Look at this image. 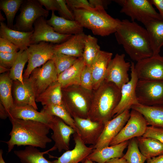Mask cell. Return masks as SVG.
I'll return each mask as SVG.
<instances>
[{
  "label": "cell",
  "mask_w": 163,
  "mask_h": 163,
  "mask_svg": "<svg viewBox=\"0 0 163 163\" xmlns=\"http://www.w3.org/2000/svg\"><path fill=\"white\" fill-rule=\"evenodd\" d=\"M24 83L13 81L12 93L14 106L30 105L37 110L36 97L27 78H23Z\"/></svg>",
  "instance_id": "20"
},
{
  "label": "cell",
  "mask_w": 163,
  "mask_h": 163,
  "mask_svg": "<svg viewBox=\"0 0 163 163\" xmlns=\"http://www.w3.org/2000/svg\"><path fill=\"white\" fill-rule=\"evenodd\" d=\"M131 109L142 114L148 126L163 128V104L148 106L139 104L132 106Z\"/></svg>",
  "instance_id": "27"
},
{
  "label": "cell",
  "mask_w": 163,
  "mask_h": 163,
  "mask_svg": "<svg viewBox=\"0 0 163 163\" xmlns=\"http://www.w3.org/2000/svg\"><path fill=\"white\" fill-rule=\"evenodd\" d=\"M122 6L120 12L130 17L132 21L137 20L144 25L155 20H163L157 13L150 0H115Z\"/></svg>",
  "instance_id": "6"
},
{
  "label": "cell",
  "mask_w": 163,
  "mask_h": 163,
  "mask_svg": "<svg viewBox=\"0 0 163 163\" xmlns=\"http://www.w3.org/2000/svg\"><path fill=\"white\" fill-rule=\"evenodd\" d=\"M114 34L118 43L132 60L137 62L153 55L147 30L135 21H121Z\"/></svg>",
  "instance_id": "1"
},
{
  "label": "cell",
  "mask_w": 163,
  "mask_h": 163,
  "mask_svg": "<svg viewBox=\"0 0 163 163\" xmlns=\"http://www.w3.org/2000/svg\"><path fill=\"white\" fill-rule=\"evenodd\" d=\"M18 52L14 53L0 52V67L10 70L17 58Z\"/></svg>",
  "instance_id": "41"
},
{
  "label": "cell",
  "mask_w": 163,
  "mask_h": 163,
  "mask_svg": "<svg viewBox=\"0 0 163 163\" xmlns=\"http://www.w3.org/2000/svg\"><path fill=\"white\" fill-rule=\"evenodd\" d=\"M58 75L52 59L32 72L28 79L36 98L51 84L57 81Z\"/></svg>",
  "instance_id": "8"
},
{
  "label": "cell",
  "mask_w": 163,
  "mask_h": 163,
  "mask_svg": "<svg viewBox=\"0 0 163 163\" xmlns=\"http://www.w3.org/2000/svg\"><path fill=\"white\" fill-rule=\"evenodd\" d=\"M12 128L9 140L4 142L8 145V152L15 145L31 146L45 149L52 139L48 136L51 129L49 124L42 122L10 119Z\"/></svg>",
  "instance_id": "2"
},
{
  "label": "cell",
  "mask_w": 163,
  "mask_h": 163,
  "mask_svg": "<svg viewBox=\"0 0 163 163\" xmlns=\"http://www.w3.org/2000/svg\"><path fill=\"white\" fill-rule=\"evenodd\" d=\"M146 163H163V154L151 158H147Z\"/></svg>",
  "instance_id": "49"
},
{
  "label": "cell",
  "mask_w": 163,
  "mask_h": 163,
  "mask_svg": "<svg viewBox=\"0 0 163 163\" xmlns=\"http://www.w3.org/2000/svg\"><path fill=\"white\" fill-rule=\"evenodd\" d=\"M66 1L67 6L72 11L78 9H89L93 8L87 0H66Z\"/></svg>",
  "instance_id": "44"
},
{
  "label": "cell",
  "mask_w": 163,
  "mask_h": 163,
  "mask_svg": "<svg viewBox=\"0 0 163 163\" xmlns=\"http://www.w3.org/2000/svg\"><path fill=\"white\" fill-rule=\"evenodd\" d=\"M46 21L55 31L59 34L74 35L83 32V27L78 21L58 16L54 11H52L50 19Z\"/></svg>",
  "instance_id": "26"
},
{
  "label": "cell",
  "mask_w": 163,
  "mask_h": 163,
  "mask_svg": "<svg viewBox=\"0 0 163 163\" xmlns=\"http://www.w3.org/2000/svg\"><path fill=\"white\" fill-rule=\"evenodd\" d=\"M130 114V110H126L105 123L103 130L97 143L94 145H91L93 149L109 146L111 141L127 123Z\"/></svg>",
  "instance_id": "16"
},
{
  "label": "cell",
  "mask_w": 163,
  "mask_h": 163,
  "mask_svg": "<svg viewBox=\"0 0 163 163\" xmlns=\"http://www.w3.org/2000/svg\"><path fill=\"white\" fill-rule=\"evenodd\" d=\"M136 94L140 104L148 106L163 104V81L138 80Z\"/></svg>",
  "instance_id": "10"
},
{
  "label": "cell",
  "mask_w": 163,
  "mask_h": 163,
  "mask_svg": "<svg viewBox=\"0 0 163 163\" xmlns=\"http://www.w3.org/2000/svg\"><path fill=\"white\" fill-rule=\"evenodd\" d=\"M134 69L139 80L163 81V56L159 54L137 62Z\"/></svg>",
  "instance_id": "12"
},
{
  "label": "cell",
  "mask_w": 163,
  "mask_h": 163,
  "mask_svg": "<svg viewBox=\"0 0 163 163\" xmlns=\"http://www.w3.org/2000/svg\"><path fill=\"white\" fill-rule=\"evenodd\" d=\"M48 124L53 131L51 139L55 143L52 147L54 151L57 149L60 152L63 150H69L70 137L76 131L56 116H53Z\"/></svg>",
  "instance_id": "17"
},
{
  "label": "cell",
  "mask_w": 163,
  "mask_h": 163,
  "mask_svg": "<svg viewBox=\"0 0 163 163\" xmlns=\"http://www.w3.org/2000/svg\"><path fill=\"white\" fill-rule=\"evenodd\" d=\"M0 21L1 22H2L5 20V19L4 18L2 14L0 13Z\"/></svg>",
  "instance_id": "54"
},
{
  "label": "cell",
  "mask_w": 163,
  "mask_h": 163,
  "mask_svg": "<svg viewBox=\"0 0 163 163\" xmlns=\"http://www.w3.org/2000/svg\"><path fill=\"white\" fill-rule=\"evenodd\" d=\"M148 126L146 120L142 114L136 110L132 109L127 123L111 141L109 146L142 136Z\"/></svg>",
  "instance_id": "9"
},
{
  "label": "cell",
  "mask_w": 163,
  "mask_h": 163,
  "mask_svg": "<svg viewBox=\"0 0 163 163\" xmlns=\"http://www.w3.org/2000/svg\"><path fill=\"white\" fill-rule=\"evenodd\" d=\"M45 18L41 17L34 22L31 44L41 42L59 44L66 41L72 35L62 34L56 32L47 23Z\"/></svg>",
  "instance_id": "15"
},
{
  "label": "cell",
  "mask_w": 163,
  "mask_h": 163,
  "mask_svg": "<svg viewBox=\"0 0 163 163\" xmlns=\"http://www.w3.org/2000/svg\"><path fill=\"white\" fill-rule=\"evenodd\" d=\"M75 143L74 148L64 152L52 163H79L85 159L91 152L93 149L86 146L76 132L73 134Z\"/></svg>",
  "instance_id": "19"
},
{
  "label": "cell",
  "mask_w": 163,
  "mask_h": 163,
  "mask_svg": "<svg viewBox=\"0 0 163 163\" xmlns=\"http://www.w3.org/2000/svg\"><path fill=\"white\" fill-rule=\"evenodd\" d=\"M131 78L129 81L121 88V96L120 101L113 111L114 118L126 110L131 109L133 105L139 104L136 94V88L138 78L134 69L135 64L131 62Z\"/></svg>",
  "instance_id": "14"
},
{
  "label": "cell",
  "mask_w": 163,
  "mask_h": 163,
  "mask_svg": "<svg viewBox=\"0 0 163 163\" xmlns=\"http://www.w3.org/2000/svg\"><path fill=\"white\" fill-rule=\"evenodd\" d=\"M89 2L93 8L105 7L109 3L108 0H89Z\"/></svg>",
  "instance_id": "47"
},
{
  "label": "cell",
  "mask_w": 163,
  "mask_h": 163,
  "mask_svg": "<svg viewBox=\"0 0 163 163\" xmlns=\"http://www.w3.org/2000/svg\"><path fill=\"white\" fill-rule=\"evenodd\" d=\"M40 3L45 7L46 9L52 11H58L59 5L57 0H38Z\"/></svg>",
  "instance_id": "46"
},
{
  "label": "cell",
  "mask_w": 163,
  "mask_h": 163,
  "mask_svg": "<svg viewBox=\"0 0 163 163\" xmlns=\"http://www.w3.org/2000/svg\"><path fill=\"white\" fill-rule=\"evenodd\" d=\"M144 25L149 37L153 55L159 54L163 46V20H153Z\"/></svg>",
  "instance_id": "29"
},
{
  "label": "cell",
  "mask_w": 163,
  "mask_h": 163,
  "mask_svg": "<svg viewBox=\"0 0 163 163\" xmlns=\"http://www.w3.org/2000/svg\"><path fill=\"white\" fill-rule=\"evenodd\" d=\"M123 157L128 163H144L147 159L140 152L136 138L129 140L127 150Z\"/></svg>",
  "instance_id": "38"
},
{
  "label": "cell",
  "mask_w": 163,
  "mask_h": 163,
  "mask_svg": "<svg viewBox=\"0 0 163 163\" xmlns=\"http://www.w3.org/2000/svg\"><path fill=\"white\" fill-rule=\"evenodd\" d=\"M20 9L13 29L21 31H33L35 21L41 17L47 18L49 14V11L44 8L38 0H24Z\"/></svg>",
  "instance_id": "7"
},
{
  "label": "cell",
  "mask_w": 163,
  "mask_h": 163,
  "mask_svg": "<svg viewBox=\"0 0 163 163\" xmlns=\"http://www.w3.org/2000/svg\"><path fill=\"white\" fill-rule=\"evenodd\" d=\"M33 31L23 32L9 28L3 22H0V37L8 40L17 46L19 50H26L31 44Z\"/></svg>",
  "instance_id": "25"
},
{
  "label": "cell",
  "mask_w": 163,
  "mask_h": 163,
  "mask_svg": "<svg viewBox=\"0 0 163 163\" xmlns=\"http://www.w3.org/2000/svg\"><path fill=\"white\" fill-rule=\"evenodd\" d=\"M112 53L101 50L91 66L93 90L96 89L104 80Z\"/></svg>",
  "instance_id": "23"
},
{
  "label": "cell",
  "mask_w": 163,
  "mask_h": 163,
  "mask_svg": "<svg viewBox=\"0 0 163 163\" xmlns=\"http://www.w3.org/2000/svg\"><path fill=\"white\" fill-rule=\"evenodd\" d=\"M75 20L94 35L102 37L114 33L121 21L112 17L103 7L80 8L72 11Z\"/></svg>",
  "instance_id": "4"
},
{
  "label": "cell",
  "mask_w": 163,
  "mask_h": 163,
  "mask_svg": "<svg viewBox=\"0 0 163 163\" xmlns=\"http://www.w3.org/2000/svg\"><path fill=\"white\" fill-rule=\"evenodd\" d=\"M24 1L23 0H0V8L5 14L7 26L9 28L13 29L15 16Z\"/></svg>",
  "instance_id": "36"
},
{
  "label": "cell",
  "mask_w": 163,
  "mask_h": 163,
  "mask_svg": "<svg viewBox=\"0 0 163 163\" xmlns=\"http://www.w3.org/2000/svg\"><path fill=\"white\" fill-rule=\"evenodd\" d=\"M40 112L51 116H56L60 118L77 132L74 118L63 104L50 105L43 106Z\"/></svg>",
  "instance_id": "35"
},
{
  "label": "cell",
  "mask_w": 163,
  "mask_h": 163,
  "mask_svg": "<svg viewBox=\"0 0 163 163\" xmlns=\"http://www.w3.org/2000/svg\"><path fill=\"white\" fill-rule=\"evenodd\" d=\"M84 32L72 35L64 42L54 45L55 53L79 58L82 56L84 47Z\"/></svg>",
  "instance_id": "24"
},
{
  "label": "cell",
  "mask_w": 163,
  "mask_h": 163,
  "mask_svg": "<svg viewBox=\"0 0 163 163\" xmlns=\"http://www.w3.org/2000/svg\"><path fill=\"white\" fill-rule=\"evenodd\" d=\"M8 117V113L2 104L0 102V118L1 119L5 120Z\"/></svg>",
  "instance_id": "50"
},
{
  "label": "cell",
  "mask_w": 163,
  "mask_h": 163,
  "mask_svg": "<svg viewBox=\"0 0 163 163\" xmlns=\"http://www.w3.org/2000/svg\"><path fill=\"white\" fill-rule=\"evenodd\" d=\"M101 50L97 39L90 35L85 34L82 56L85 65L90 67Z\"/></svg>",
  "instance_id": "34"
},
{
  "label": "cell",
  "mask_w": 163,
  "mask_h": 163,
  "mask_svg": "<svg viewBox=\"0 0 163 163\" xmlns=\"http://www.w3.org/2000/svg\"><path fill=\"white\" fill-rule=\"evenodd\" d=\"M28 60L26 50H19L17 58L9 71V77L13 81H18L24 83L23 70Z\"/></svg>",
  "instance_id": "37"
},
{
  "label": "cell",
  "mask_w": 163,
  "mask_h": 163,
  "mask_svg": "<svg viewBox=\"0 0 163 163\" xmlns=\"http://www.w3.org/2000/svg\"><path fill=\"white\" fill-rule=\"evenodd\" d=\"M125 55L116 54L108 66L105 80L112 82L121 89L129 80L128 74L131 63L126 61Z\"/></svg>",
  "instance_id": "13"
},
{
  "label": "cell",
  "mask_w": 163,
  "mask_h": 163,
  "mask_svg": "<svg viewBox=\"0 0 163 163\" xmlns=\"http://www.w3.org/2000/svg\"><path fill=\"white\" fill-rule=\"evenodd\" d=\"M106 163H128L126 160L123 157L111 159Z\"/></svg>",
  "instance_id": "51"
},
{
  "label": "cell",
  "mask_w": 163,
  "mask_h": 163,
  "mask_svg": "<svg viewBox=\"0 0 163 163\" xmlns=\"http://www.w3.org/2000/svg\"><path fill=\"white\" fill-rule=\"evenodd\" d=\"M26 50L28 60L27 67L23 75L24 78H28L34 69L51 59L55 53L54 45L45 42L31 44Z\"/></svg>",
  "instance_id": "11"
},
{
  "label": "cell",
  "mask_w": 163,
  "mask_h": 163,
  "mask_svg": "<svg viewBox=\"0 0 163 163\" xmlns=\"http://www.w3.org/2000/svg\"><path fill=\"white\" fill-rule=\"evenodd\" d=\"M85 65L83 57H79L72 66L59 74L57 81L62 88L80 85L81 74Z\"/></svg>",
  "instance_id": "28"
},
{
  "label": "cell",
  "mask_w": 163,
  "mask_h": 163,
  "mask_svg": "<svg viewBox=\"0 0 163 163\" xmlns=\"http://www.w3.org/2000/svg\"><path fill=\"white\" fill-rule=\"evenodd\" d=\"M129 142V140L127 141L117 144L93 149L87 158L97 163H106L111 159L122 158Z\"/></svg>",
  "instance_id": "21"
},
{
  "label": "cell",
  "mask_w": 163,
  "mask_h": 163,
  "mask_svg": "<svg viewBox=\"0 0 163 163\" xmlns=\"http://www.w3.org/2000/svg\"><path fill=\"white\" fill-rule=\"evenodd\" d=\"M19 50L17 46L9 41L0 37V52L14 53L18 52Z\"/></svg>",
  "instance_id": "45"
},
{
  "label": "cell",
  "mask_w": 163,
  "mask_h": 163,
  "mask_svg": "<svg viewBox=\"0 0 163 163\" xmlns=\"http://www.w3.org/2000/svg\"><path fill=\"white\" fill-rule=\"evenodd\" d=\"M13 81L10 78L9 72L0 75V102L8 113L14 106L12 93Z\"/></svg>",
  "instance_id": "33"
},
{
  "label": "cell",
  "mask_w": 163,
  "mask_h": 163,
  "mask_svg": "<svg viewBox=\"0 0 163 163\" xmlns=\"http://www.w3.org/2000/svg\"><path fill=\"white\" fill-rule=\"evenodd\" d=\"M78 58L60 53H55L51 59L54 63L59 75L72 66Z\"/></svg>",
  "instance_id": "39"
},
{
  "label": "cell",
  "mask_w": 163,
  "mask_h": 163,
  "mask_svg": "<svg viewBox=\"0 0 163 163\" xmlns=\"http://www.w3.org/2000/svg\"><path fill=\"white\" fill-rule=\"evenodd\" d=\"M53 150L52 147L48 150L41 152L36 147L27 146L23 149L14 152L21 163H52V161L46 159L44 155Z\"/></svg>",
  "instance_id": "30"
},
{
  "label": "cell",
  "mask_w": 163,
  "mask_h": 163,
  "mask_svg": "<svg viewBox=\"0 0 163 163\" xmlns=\"http://www.w3.org/2000/svg\"><path fill=\"white\" fill-rule=\"evenodd\" d=\"M121 89L113 83L104 80L93 90L88 118L104 123L112 119V114L121 98Z\"/></svg>",
  "instance_id": "3"
},
{
  "label": "cell",
  "mask_w": 163,
  "mask_h": 163,
  "mask_svg": "<svg viewBox=\"0 0 163 163\" xmlns=\"http://www.w3.org/2000/svg\"><path fill=\"white\" fill-rule=\"evenodd\" d=\"M136 139L140 152L147 158L163 154V143L158 140L142 136Z\"/></svg>",
  "instance_id": "32"
},
{
  "label": "cell",
  "mask_w": 163,
  "mask_h": 163,
  "mask_svg": "<svg viewBox=\"0 0 163 163\" xmlns=\"http://www.w3.org/2000/svg\"><path fill=\"white\" fill-rule=\"evenodd\" d=\"M59 5L58 13L61 17L66 19L75 20L73 13L69 10L65 0H57Z\"/></svg>",
  "instance_id": "43"
},
{
  "label": "cell",
  "mask_w": 163,
  "mask_h": 163,
  "mask_svg": "<svg viewBox=\"0 0 163 163\" xmlns=\"http://www.w3.org/2000/svg\"><path fill=\"white\" fill-rule=\"evenodd\" d=\"M150 1L152 4L158 9L159 14L163 20V0H151Z\"/></svg>",
  "instance_id": "48"
},
{
  "label": "cell",
  "mask_w": 163,
  "mask_h": 163,
  "mask_svg": "<svg viewBox=\"0 0 163 163\" xmlns=\"http://www.w3.org/2000/svg\"><path fill=\"white\" fill-rule=\"evenodd\" d=\"M62 89L61 85L57 81L38 95L36 101L40 102L43 106L63 104Z\"/></svg>",
  "instance_id": "31"
},
{
  "label": "cell",
  "mask_w": 163,
  "mask_h": 163,
  "mask_svg": "<svg viewBox=\"0 0 163 163\" xmlns=\"http://www.w3.org/2000/svg\"><path fill=\"white\" fill-rule=\"evenodd\" d=\"M53 116L37 110L30 105L14 106L8 112L9 119L32 120L49 124Z\"/></svg>",
  "instance_id": "22"
},
{
  "label": "cell",
  "mask_w": 163,
  "mask_h": 163,
  "mask_svg": "<svg viewBox=\"0 0 163 163\" xmlns=\"http://www.w3.org/2000/svg\"><path fill=\"white\" fill-rule=\"evenodd\" d=\"M81 163H95L88 158H86L84 161H83Z\"/></svg>",
  "instance_id": "53"
},
{
  "label": "cell",
  "mask_w": 163,
  "mask_h": 163,
  "mask_svg": "<svg viewBox=\"0 0 163 163\" xmlns=\"http://www.w3.org/2000/svg\"><path fill=\"white\" fill-rule=\"evenodd\" d=\"M75 121L77 133L86 144L94 145L97 143L104 127V123L91 120L88 118L75 117Z\"/></svg>",
  "instance_id": "18"
},
{
  "label": "cell",
  "mask_w": 163,
  "mask_h": 163,
  "mask_svg": "<svg viewBox=\"0 0 163 163\" xmlns=\"http://www.w3.org/2000/svg\"><path fill=\"white\" fill-rule=\"evenodd\" d=\"M3 151L2 149L0 150V163H6L3 157Z\"/></svg>",
  "instance_id": "52"
},
{
  "label": "cell",
  "mask_w": 163,
  "mask_h": 163,
  "mask_svg": "<svg viewBox=\"0 0 163 163\" xmlns=\"http://www.w3.org/2000/svg\"><path fill=\"white\" fill-rule=\"evenodd\" d=\"M63 105L73 118H88L91 103L93 91L80 85L62 88Z\"/></svg>",
  "instance_id": "5"
},
{
  "label": "cell",
  "mask_w": 163,
  "mask_h": 163,
  "mask_svg": "<svg viewBox=\"0 0 163 163\" xmlns=\"http://www.w3.org/2000/svg\"><path fill=\"white\" fill-rule=\"evenodd\" d=\"M142 136L154 138L163 143V128L148 126Z\"/></svg>",
  "instance_id": "42"
},
{
  "label": "cell",
  "mask_w": 163,
  "mask_h": 163,
  "mask_svg": "<svg viewBox=\"0 0 163 163\" xmlns=\"http://www.w3.org/2000/svg\"><path fill=\"white\" fill-rule=\"evenodd\" d=\"M80 85L87 89L93 90L92 77L91 67L85 65L82 72Z\"/></svg>",
  "instance_id": "40"
}]
</instances>
